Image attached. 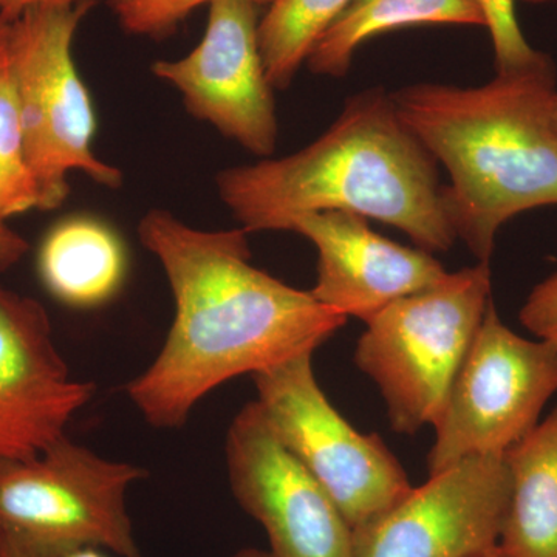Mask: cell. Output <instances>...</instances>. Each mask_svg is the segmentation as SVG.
Instances as JSON below:
<instances>
[{"label": "cell", "mask_w": 557, "mask_h": 557, "mask_svg": "<svg viewBox=\"0 0 557 557\" xmlns=\"http://www.w3.org/2000/svg\"><path fill=\"white\" fill-rule=\"evenodd\" d=\"M247 231L193 228L164 209L138 225L163 267L174 319L166 341L126 395L146 423L177 429L230 380L255 375L327 343L347 317L251 263Z\"/></svg>", "instance_id": "6da1fadb"}, {"label": "cell", "mask_w": 557, "mask_h": 557, "mask_svg": "<svg viewBox=\"0 0 557 557\" xmlns=\"http://www.w3.org/2000/svg\"><path fill=\"white\" fill-rule=\"evenodd\" d=\"M215 185L247 233L289 231L299 215L339 211L403 231L431 255L457 240L437 161L383 87L348 98L338 120L307 148L219 172Z\"/></svg>", "instance_id": "7a4b0ae2"}, {"label": "cell", "mask_w": 557, "mask_h": 557, "mask_svg": "<svg viewBox=\"0 0 557 557\" xmlns=\"http://www.w3.org/2000/svg\"><path fill=\"white\" fill-rule=\"evenodd\" d=\"M555 61L541 54L478 87L421 83L394 91L399 116L449 172L443 203L457 239L490 263L498 231L557 207Z\"/></svg>", "instance_id": "3957f363"}, {"label": "cell", "mask_w": 557, "mask_h": 557, "mask_svg": "<svg viewBox=\"0 0 557 557\" xmlns=\"http://www.w3.org/2000/svg\"><path fill=\"white\" fill-rule=\"evenodd\" d=\"M491 302L490 263L479 262L366 322L355 364L379 386L395 432L434 426Z\"/></svg>", "instance_id": "277c9868"}, {"label": "cell", "mask_w": 557, "mask_h": 557, "mask_svg": "<svg viewBox=\"0 0 557 557\" xmlns=\"http://www.w3.org/2000/svg\"><path fill=\"white\" fill-rule=\"evenodd\" d=\"M149 472L64 437L38 456L0 458V547L27 553L98 548L141 557L127 507Z\"/></svg>", "instance_id": "5b68a950"}, {"label": "cell", "mask_w": 557, "mask_h": 557, "mask_svg": "<svg viewBox=\"0 0 557 557\" xmlns=\"http://www.w3.org/2000/svg\"><path fill=\"white\" fill-rule=\"evenodd\" d=\"M95 3L44 7L11 22L9 70L40 211L64 203L72 171L106 188L123 185V172L91 150L97 116L73 61L76 30Z\"/></svg>", "instance_id": "8992f818"}, {"label": "cell", "mask_w": 557, "mask_h": 557, "mask_svg": "<svg viewBox=\"0 0 557 557\" xmlns=\"http://www.w3.org/2000/svg\"><path fill=\"white\" fill-rule=\"evenodd\" d=\"M557 394V347L507 327L494 302L434 423L429 475L478 456H505Z\"/></svg>", "instance_id": "52a82bcc"}, {"label": "cell", "mask_w": 557, "mask_h": 557, "mask_svg": "<svg viewBox=\"0 0 557 557\" xmlns=\"http://www.w3.org/2000/svg\"><path fill=\"white\" fill-rule=\"evenodd\" d=\"M260 409L277 438L338 505L354 530L409 493L405 468L376 434H362L319 386L313 354L255 373Z\"/></svg>", "instance_id": "ba28073f"}, {"label": "cell", "mask_w": 557, "mask_h": 557, "mask_svg": "<svg viewBox=\"0 0 557 557\" xmlns=\"http://www.w3.org/2000/svg\"><path fill=\"white\" fill-rule=\"evenodd\" d=\"M231 493L265 531L273 557H355L354 528L309 469L277 438L259 403L231 421Z\"/></svg>", "instance_id": "9c48e42d"}, {"label": "cell", "mask_w": 557, "mask_h": 557, "mask_svg": "<svg viewBox=\"0 0 557 557\" xmlns=\"http://www.w3.org/2000/svg\"><path fill=\"white\" fill-rule=\"evenodd\" d=\"M511 479L504 456L465 458L354 530L355 557H483L496 552Z\"/></svg>", "instance_id": "30bf717a"}, {"label": "cell", "mask_w": 557, "mask_h": 557, "mask_svg": "<svg viewBox=\"0 0 557 557\" xmlns=\"http://www.w3.org/2000/svg\"><path fill=\"white\" fill-rule=\"evenodd\" d=\"M259 21L248 0H215L199 46L180 60L157 61L152 73L180 91L194 119L263 160L276 149L277 115Z\"/></svg>", "instance_id": "8fae6325"}, {"label": "cell", "mask_w": 557, "mask_h": 557, "mask_svg": "<svg viewBox=\"0 0 557 557\" xmlns=\"http://www.w3.org/2000/svg\"><path fill=\"white\" fill-rule=\"evenodd\" d=\"M95 392L70 376L42 304L0 282V458L49 448Z\"/></svg>", "instance_id": "7c38bea8"}, {"label": "cell", "mask_w": 557, "mask_h": 557, "mask_svg": "<svg viewBox=\"0 0 557 557\" xmlns=\"http://www.w3.org/2000/svg\"><path fill=\"white\" fill-rule=\"evenodd\" d=\"M289 231L317 247L318 278L311 296L347 318L368 322L399 298L438 284L448 271L431 252L380 236L351 212H311Z\"/></svg>", "instance_id": "4fadbf2b"}, {"label": "cell", "mask_w": 557, "mask_h": 557, "mask_svg": "<svg viewBox=\"0 0 557 557\" xmlns=\"http://www.w3.org/2000/svg\"><path fill=\"white\" fill-rule=\"evenodd\" d=\"M511 496L502 557H557V406L504 456Z\"/></svg>", "instance_id": "5bb4252c"}, {"label": "cell", "mask_w": 557, "mask_h": 557, "mask_svg": "<svg viewBox=\"0 0 557 557\" xmlns=\"http://www.w3.org/2000/svg\"><path fill=\"white\" fill-rule=\"evenodd\" d=\"M44 285L61 302L76 309L101 306L123 285L126 248L119 234L100 220H62L39 249Z\"/></svg>", "instance_id": "9a60e30c"}, {"label": "cell", "mask_w": 557, "mask_h": 557, "mask_svg": "<svg viewBox=\"0 0 557 557\" xmlns=\"http://www.w3.org/2000/svg\"><path fill=\"white\" fill-rule=\"evenodd\" d=\"M420 25L485 27L479 0H354L313 47L307 67L343 78L359 47L376 36Z\"/></svg>", "instance_id": "2e32d148"}, {"label": "cell", "mask_w": 557, "mask_h": 557, "mask_svg": "<svg viewBox=\"0 0 557 557\" xmlns=\"http://www.w3.org/2000/svg\"><path fill=\"white\" fill-rule=\"evenodd\" d=\"M354 0H274L259 21V50L274 90L292 86L300 67Z\"/></svg>", "instance_id": "e0dca14e"}, {"label": "cell", "mask_w": 557, "mask_h": 557, "mask_svg": "<svg viewBox=\"0 0 557 557\" xmlns=\"http://www.w3.org/2000/svg\"><path fill=\"white\" fill-rule=\"evenodd\" d=\"M39 209V190L28 163L9 62L0 72V220Z\"/></svg>", "instance_id": "ac0fdd59"}, {"label": "cell", "mask_w": 557, "mask_h": 557, "mask_svg": "<svg viewBox=\"0 0 557 557\" xmlns=\"http://www.w3.org/2000/svg\"><path fill=\"white\" fill-rule=\"evenodd\" d=\"M215 0H109L110 10L120 27L132 36L161 39L172 35L180 24L201 5ZM267 5L274 0H248Z\"/></svg>", "instance_id": "d6986e66"}, {"label": "cell", "mask_w": 557, "mask_h": 557, "mask_svg": "<svg viewBox=\"0 0 557 557\" xmlns=\"http://www.w3.org/2000/svg\"><path fill=\"white\" fill-rule=\"evenodd\" d=\"M516 2L518 0H479L493 42L496 72L523 67L541 54L530 46L520 28Z\"/></svg>", "instance_id": "ffe728a7"}, {"label": "cell", "mask_w": 557, "mask_h": 557, "mask_svg": "<svg viewBox=\"0 0 557 557\" xmlns=\"http://www.w3.org/2000/svg\"><path fill=\"white\" fill-rule=\"evenodd\" d=\"M519 319L531 335L557 347V271L534 285Z\"/></svg>", "instance_id": "44dd1931"}, {"label": "cell", "mask_w": 557, "mask_h": 557, "mask_svg": "<svg viewBox=\"0 0 557 557\" xmlns=\"http://www.w3.org/2000/svg\"><path fill=\"white\" fill-rule=\"evenodd\" d=\"M27 251V240L11 230L9 223L0 220V270L10 269L20 262Z\"/></svg>", "instance_id": "7402d4cb"}, {"label": "cell", "mask_w": 557, "mask_h": 557, "mask_svg": "<svg viewBox=\"0 0 557 557\" xmlns=\"http://www.w3.org/2000/svg\"><path fill=\"white\" fill-rule=\"evenodd\" d=\"M81 2L86 0H0V17L11 24L30 10L44 7H73Z\"/></svg>", "instance_id": "603a6c76"}, {"label": "cell", "mask_w": 557, "mask_h": 557, "mask_svg": "<svg viewBox=\"0 0 557 557\" xmlns=\"http://www.w3.org/2000/svg\"><path fill=\"white\" fill-rule=\"evenodd\" d=\"M0 557H116L98 548H76L61 553H27L21 549L0 547Z\"/></svg>", "instance_id": "cb8c5ba5"}, {"label": "cell", "mask_w": 557, "mask_h": 557, "mask_svg": "<svg viewBox=\"0 0 557 557\" xmlns=\"http://www.w3.org/2000/svg\"><path fill=\"white\" fill-rule=\"evenodd\" d=\"M10 27V22L0 17V72L9 62Z\"/></svg>", "instance_id": "d4e9b609"}, {"label": "cell", "mask_w": 557, "mask_h": 557, "mask_svg": "<svg viewBox=\"0 0 557 557\" xmlns=\"http://www.w3.org/2000/svg\"><path fill=\"white\" fill-rule=\"evenodd\" d=\"M234 557H273L270 552L259 548H242Z\"/></svg>", "instance_id": "484cf974"}, {"label": "cell", "mask_w": 557, "mask_h": 557, "mask_svg": "<svg viewBox=\"0 0 557 557\" xmlns=\"http://www.w3.org/2000/svg\"><path fill=\"white\" fill-rule=\"evenodd\" d=\"M519 2L533 3V5H542V3H553L557 2V0H519Z\"/></svg>", "instance_id": "4316f807"}, {"label": "cell", "mask_w": 557, "mask_h": 557, "mask_svg": "<svg viewBox=\"0 0 557 557\" xmlns=\"http://www.w3.org/2000/svg\"><path fill=\"white\" fill-rule=\"evenodd\" d=\"M553 119H555V127H556V134H557V94L555 98V108H553Z\"/></svg>", "instance_id": "83f0119b"}, {"label": "cell", "mask_w": 557, "mask_h": 557, "mask_svg": "<svg viewBox=\"0 0 557 557\" xmlns=\"http://www.w3.org/2000/svg\"><path fill=\"white\" fill-rule=\"evenodd\" d=\"M483 557H502L500 552H498V548L496 552L490 553V555L483 556Z\"/></svg>", "instance_id": "f1b7e54d"}]
</instances>
